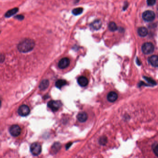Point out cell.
I'll list each match as a JSON object with an SVG mask.
<instances>
[{"instance_id": "1", "label": "cell", "mask_w": 158, "mask_h": 158, "mask_svg": "<svg viewBox=\"0 0 158 158\" xmlns=\"http://www.w3.org/2000/svg\"><path fill=\"white\" fill-rule=\"evenodd\" d=\"M35 43L30 38H26L21 41L17 45L18 50L23 53H27L32 51L34 48Z\"/></svg>"}, {"instance_id": "2", "label": "cell", "mask_w": 158, "mask_h": 158, "mask_svg": "<svg viewBox=\"0 0 158 158\" xmlns=\"http://www.w3.org/2000/svg\"><path fill=\"white\" fill-rule=\"evenodd\" d=\"M154 50V45L152 43L147 42L143 44L142 45V53L145 54H149L153 53Z\"/></svg>"}, {"instance_id": "3", "label": "cell", "mask_w": 158, "mask_h": 158, "mask_svg": "<svg viewBox=\"0 0 158 158\" xmlns=\"http://www.w3.org/2000/svg\"><path fill=\"white\" fill-rule=\"evenodd\" d=\"M31 152L34 156H38L40 154L42 151V147L39 143L34 142L30 147Z\"/></svg>"}, {"instance_id": "4", "label": "cell", "mask_w": 158, "mask_h": 158, "mask_svg": "<svg viewBox=\"0 0 158 158\" xmlns=\"http://www.w3.org/2000/svg\"><path fill=\"white\" fill-rule=\"evenodd\" d=\"M142 17L143 19L147 22H151L153 21L155 18V14L152 11L147 10L144 12Z\"/></svg>"}, {"instance_id": "5", "label": "cell", "mask_w": 158, "mask_h": 158, "mask_svg": "<svg viewBox=\"0 0 158 158\" xmlns=\"http://www.w3.org/2000/svg\"><path fill=\"white\" fill-rule=\"evenodd\" d=\"M48 107L52 111H57L62 106V103L59 100H51L48 103Z\"/></svg>"}, {"instance_id": "6", "label": "cell", "mask_w": 158, "mask_h": 158, "mask_svg": "<svg viewBox=\"0 0 158 158\" xmlns=\"http://www.w3.org/2000/svg\"><path fill=\"white\" fill-rule=\"evenodd\" d=\"M18 112L19 114L21 116H26L30 114V110L27 105H22L19 107Z\"/></svg>"}, {"instance_id": "7", "label": "cell", "mask_w": 158, "mask_h": 158, "mask_svg": "<svg viewBox=\"0 0 158 158\" xmlns=\"http://www.w3.org/2000/svg\"><path fill=\"white\" fill-rule=\"evenodd\" d=\"M9 132L12 136L17 137L20 135L21 134V129L19 126L13 125L10 128Z\"/></svg>"}, {"instance_id": "8", "label": "cell", "mask_w": 158, "mask_h": 158, "mask_svg": "<svg viewBox=\"0 0 158 158\" xmlns=\"http://www.w3.org/2000/svg\"><path fill=\"white\" fill-rule=\"evenodd\" d=\"M70 64V60L68 58H62L58 63V67L61 69H65Z\"/></svg>"}, {"instance_id": "9", "label": "cell", "mask_w": 158, "mask_h": 158, "mask_svg": "<svg viewBox=\"0 0 158 158\" xmlns=\"http://www.w3.org/2000/svg\"><path fill=\"white\" fill-rule=\"evenodd\" d=\"M77 82L81 87H85L88 83V80L85 76H81L78 78Z\"/></svg>"}, {"instance_id": "10", "label": "cell", "mask_w": 158, "mask_h": 158, "mask_svg": "<svg viewBox=\"0 0 158 158\" xmlns=\"http://www.w3.org/2000/svg\"><path fill=\"white\" fill-rule=\"evenodd\" d=\"M107 98L110 102L113 103L117 100L118 98V95L115 92L111 91L108 94Z\"/></svg>"}, {"instance_id": "11", "label": "cell", "mask_w": 158, "mask_h": 158, "mask_svg": "<svg viewBox=\"0 0 158 158\" xmlns=\"http://www.w3.org/2000/svg\"><path fill=\"white\" fill-rule=\"evenodd\" d=\"M87 114L85 112H81L79 113L77 116V119L81 122H85L87 120Z\"/></svg>"}, {"instance_id": "12", "label": "cell", "mask_w": 158, "mask_h": 158, "mask_svg": "<svg viewBox=\"0 0 158 158\" xmlns=\"http://www.w3.org/2000/svg\"><path fill=\"white\" fill-rule=\"evenodd\" d=\"M149 62L154 67H158V56L157 55H153L149 58Z\"/></svg>"}, {"instance_id": "13", "label": "cell", "mask_w": 158, "mask_h": 158, "mask_svg": "<svg viewBox=\"0 0 158 158\" xmlns=\"http://www.w3.org/2000/svg\"><path fill=\"white\" fill-rule=\"evenodd\" d=\"M138 33L139 35L142 37L146 36L148 34V30L147 28L145 27H141L138 29Z\"/></svg>"}, {"instance_id": "14", "label": "cell", "mask_w": 158, "mask_h": 158, "mask_svg": "<svg viewBox=\"0 0 158 158\" xmlns=\"http://www.w3.org/2000/svg\"><path fill=\"white\" fill-rule=\"evenodd\" d=\"M102 25V23L99 20H95L91 24V27H92L93 29L94 30H98L99 29Z\"/></svg>"}, {"instance_id": "15", "label": "cell", "mask_w": 158, "mask_h": 158, "mask_svg": "<svg viewBox=\"0 0 158 158\" xmlns=\"http://www.w3.org/2000/svg\"><path fill=\"white\" fill-rule=\"evenodd\" d=\"M49 85V82L48 80H43L40 83L39 88L41 90H44L48 87Z\"/></svg>"}, {"instance_id": "16", "label": "cell", "mask_w": 158, "mask_h": 158, "mask_svg": "<svg viewBox=\"0 0 158 158\" xmlns=\"http://www.w3.org/2000/svg\"><path fill=\"white\" fill-rule=\"evenodd\" d=\"M67 84V82L65 80L59 79L55 82V85L58 89H61L63 86H65Z\"/></svg>"}, {"instance_id": "17", "label": "cell", "mask_w": 158, "mask_h": 158, "mask_svg": "<svg viewBox=\"0 0 158 158\" xmlns=\"http://www.w3.org/2000/svg\"><path fill=\"white\" fill-rule=\"evenodd\" d=\"M19 10V8H14L12 9H10L8 11H7L5 14V16L6 17H10L13 16V15H15L16 13H17V12Z\"/></svg>"}, {"instance_id": "18", "label": "cell", "mask_w": 158, "mask_h": 158, "mask_svg": "<svg viewBox=\"0 0 158 158\" xmlns=\"http://www.w3.org/2000/svg\"><path fill=\"white\" fill-rule=\"evenodd\" d=\"M83 11L82 8H77L72 10V13L75 15H78L82 14Z\"/></svg>"}, {"instance_id": "19", "label": "cell", "mask_w": 158, "mask_h": 158, "mask_svg": "<svg viewBox=\"0 0 158 158\" xmlns=\"http://www.w3.org/2000/svg\"><path fill=\"white\" fill-rule=\"evenodd\" d=\"M108 28L110 31L114 32L117 29V27L114 22H110L109 24Z\"/></svg>"}, {"instance_id": "20", "label": "cell", "mask_w": 158, "mask_h": 158, "mask_svg": "<svg viewBox=\"0 0 158 158\" xmlns=\"http://www.w3.org/2000/svg\"><path fill=\"white\" fill-rule=\"evenodd\" d=\"M61 148V145L59 143H55L52 147V151L55 152H57Z\"/></svg>"}, {"instance_id": "21", "label": "cell", "mask_w": 158, "mask_h": 158, "mask_svg": "<svg viewBox=\"0 0 158 158\" xmlns=\"http://www.w3.org/2000/svg\"><path fill=\"white\" fill-rule=\"evenodd\" d=\"M107 142V139L105 136H103V137H101L99 140V142L100 144L102 145H105L106 144Z\"/></svg>"}, {"instance_id": "22", "label": "cell", "mask_w": 158, "mask_h": 158, "mask_svg": "<svg viewBox=\"0 0 158 158\" xmlns=\"http://www.w3.org/2000/svg\"><path fill=\"white\" fill-rule=\"evenodd\" d=\"M153 153L155 154L156 156L158 157V144L155 145L154 147H153Z\"/></svg>"}, {"instance_id": "23", "label": "cell", "mask_w": 158, "mask_h": 158, "mask_svg": "<svg viewBox=\"0 0 158 158\" xmlns=\"http://www.w3.org/2000/svg\"><path fill=\"white\" fill-rule=\"evenodd\" d=\"M147 4L148 6H151L154 5L156 3V0H147Z\"/></svg>"}, {"instance_id": "24", "label": "cell", "mask_w": 158, "mask_h": 158, "mask_svg": "<svg viewBox=\"0 0 158 158\" xmlns=\"http://www.w3.org/2000/svg\"><path fill=\"white\" fill-rule=\"evenodd\" d=\"M5 56L3 54H0V63H2L5 60Z\"/></svg>"}, {"instance_id": "25", "label": "cell", "mask_w": 158, "mask_h": 158, "mask_svg": "<svg viewBox=\"0 0 158 158\" xmlns=\"http://www.w3.org/2000/svg\"><path fill=\"white\" fill-rule=\"evenodd\" d=\"M15 18L19 20H22L24 19V16L23 15H18L15 17Z\"/></svg>"}, {"instance_id": "26", "label": "cell", "mask_w": 158, "mask_h": 158, "mask_svg": "<svg viewBox=\"0 0 158 158\" xmlns=\"http://www.w3.org/2000/svg\"><path fill=\"white\" fill-rule=\"evenodd\" d=\"M1 101L0 100V106H1Z\"/></svg>"}]
</instances>
